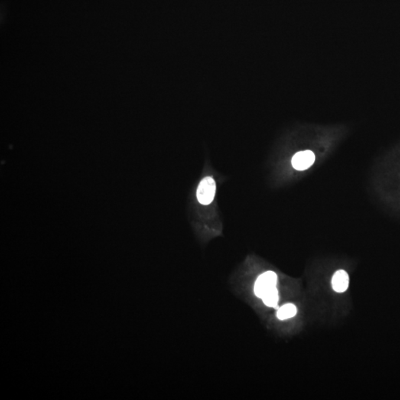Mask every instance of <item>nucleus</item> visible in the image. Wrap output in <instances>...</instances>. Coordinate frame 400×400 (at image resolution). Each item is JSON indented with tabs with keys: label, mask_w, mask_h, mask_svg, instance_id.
I'll return each mask as SVG.
<instances>
[{
	"label": "nucleus",
	"mask_w": 400,
	"mask_h": 400,
	"mask_svg": "<svg viewBox=\"0 0 400 400\" xmlns=\"http://www.w3.org/2000/svg\"><path fill=\"white\" fill-rule=\"evenodd\" d=\"M216 189V183L212 177L203 179L196 190V196L199 203L204 206L211 204L214 199Z\"/></svg>",
	"instance_id": "1"
},
{
	"label": "nucleus",
	"mask_w": 400,
	"mask_h": 400,
	"mask_svg": "<svg viewBox=\"0 0 400 400\" xmlns=\"http://www.w3.org/2000/svg\"><path fill=\"white\" fill-rule=\"evenodd\" d=\"M277 274L274 271H266L261 274L254 284L255 295L262 299L265 293L277 287Z\"/></svg>",
	"instance_id": "2"
},
{
	"label": "nucleus",
	"mask_w": 400,
	"mask_h": 400,
	"mask_svg": "<svg viewBox=\"0 0 400 400\" xmlns=\"http://www.w3.org/2000/svg\"><path fill=\"white\" fill-rule=\"evenodd\" d=\"M315 162V154L310 150L300 151L293 157L291 163L297 170H305L309 168Z\"/></svg>",
	"instance_id": "3"
},
{
	"label": "nucleus",
	"mask_w": 400,
	"mask_h": 400,
	"mask_svg": "<svg viewBox=\"0 0 400 400\" xmlns=\"http://www.w3.org/2000/svg\"><path fill=\"white\" fill-rule=\"evenodd\" d=\"M332 287L337 293H343L348 289L349 285V276L344 270H339L335 273L332 278Z\"/></svg>",
	"instance_id": "4"
},
{
	"label": "nucleus",
	"mask_w": 400,
	"mask_h": 400,
	"mask_svg": "<svg viewBox=\"0 0 400 400\" xmlns=\"http://www.w3.org/2000/svg\"><path fill=\"white\" fill-rule=\"evenodd\" d=\"M297 307L294 304H285L278 308L277 312V318L280 320H285L292 318L297 314Z\"/></svg>",
	"instance_id": "5"
},
{
	"label": "nucleus",
	"mask_w": 400,
	"mask_h": 400,
	"mask_svg": "<svg viewBox=\"0 0 400 400\" xmlns=\"http://www.w3.org/2000/svg\"><path fill=\"white\" fill-rule=\"evenodd\" d=\"M262 300L264 304L268 306V307L279 308V293L277 287L265 293L263 297H262Z\"/></svg>",
	"instance_id": "6"
}]
</instances>
